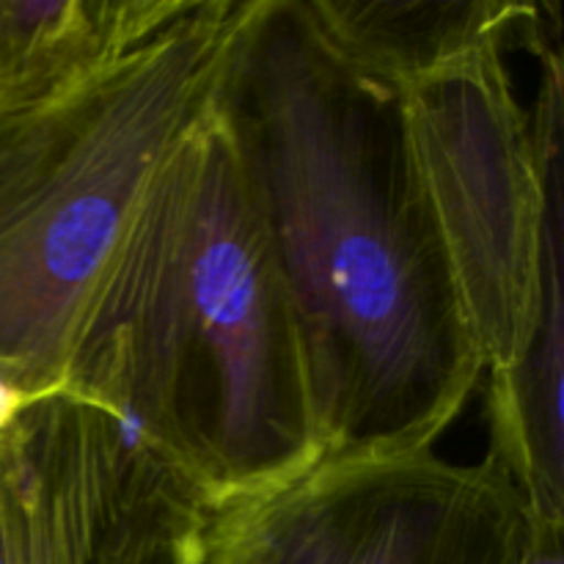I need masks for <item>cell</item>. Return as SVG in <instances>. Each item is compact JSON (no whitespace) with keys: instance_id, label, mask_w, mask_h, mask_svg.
I'll return each mask as SVG.
<instances>
[{"instance_id":"3","label":"cell","mask_w":564,"mask_h":564,"mask_svg":"<svg viewBox=\"0 0 564 564\" xmlns=\"http://www.w3.org/2000/svg\"><path fill=\"white\" fill-rule=\"evenodd\" d=\"M248 0H196L108 72L0 119V372L64 389L88 297L143 191L209 110Z\"/></svg>"},{"instance_id":"6","label":"cell","mask_w":564,"mask_h":564,"mask_svg":"<svg viewBox=\"0 0 564 564\" xmlns=\"http://www.w3.org/2000/svg\"><path fill=\"white\" fill-rule=\"evenodd\" d=\"M124 494L110 422L72 391L0 435V564H97Z\"/></svg>"},{"instance_id":"2","label":"cell","mask_w":564,"mask_h":564,"mask_svg":"<svg viewBox=\"0 0 564 564\" xmlns=\"http://www.w3.org/2000/svg\"><path fill=\"white\" fill-rule=\"evenodd\" d=\"M64 391L209 510L325 457L306 352L213 105L143 191L77 323Z\"/></svg>"},{"instance_id":"1","label":"cell","mask_w":564,"mask_h":564,"mask_svg":"<svg viewBox=\"0 0 564 564\" xmlns=\"http://www.w3.org/2000/svg\"><path fill=\"white\" fill-rule=\"evenodd\" d=\"M306 352L325 457L433 449L482 378L397 88L248 0L213 97Z\"/></svg>"},{"instance_id":"5","label":"cell","mask_w":564,"mask_h":564,"mask_svg":"<svg viewBox=\"0 0 564 564\" xmlns=\"http://www.w3.org/2000/svg\"><path fill=\"white\" fill-rule=\"evenodd\" d=\"M529 532L490 452L468 466L433 449L334 455L209 510L193 564H523Z\"/></svg>"},{"instance_id":"8","label":"cell","mask_w":564,"mask_h":564,"mask_svg":"<svg viewBox=\"0 0 564 564\" xmlns=\"http://www.w3.org/2000/svg\"><path fill=\"white\" fill-rule=\"evenodd\" d=\"M196 0H0V119L42 108L169 31Z\"/></svg>"},{"instance_id":"4","label":"cell","mask_w":564,"mask_h":564,"mask_svg":"<svg viewBox=\"0 0 564 564\" xmlns=\"http://www.w3.org/2000/svg\"><path fill=\"white\" fill-rule=\"evenodd\" d=\"M505 58L477 55L400 88L419 187L488 375L510 372L532 339L549 198L562 180V42L534 55L529 110Z\"/></svg>"},{"instance_id":"11","label":"cell","mask_w":564,"mask_h":564,"mask_svg":"<svg viewBox=\"0 0 564 564\" xmlns=\"http://www.w3.org/2000/svg\"><path fill=\"white\" fill-rule=\"evenodd\" d=\"M523 564H564V523L532 518L527 562Z\"/></svg>"},{"instance_id":"9","label":"cell","mask_w":564,"mask_h":564,"mask_svg":"<svg viewBox=\"0 0 564 564\" xmlns=\"http://www.w3.org/2000/svg\"><path fill=\"white\" fill-rule=\"evenodd\" d=\"M564 176L545 218L543 295L521 361L490 375V455L507 468L532 518L564 523Z\"/></svg>"},{"instance_id":"12","label":"cell","mask_w":564,"mask_h":564,"mask_svg":"<svg viewBox=\"0 0 564 564\" xmlns=\"http://www.w3.org/2000/svg\"><path fill=\"white\" fill-rule=\"evenodd\" d=\"M39 400H44V397L31 394V391L22 389L14 378L0 372V435H3L6 430L14 427V424L20 422L22 413L31 405H36Z\"/></svg>"},{"instance_id":"7","label":"cell","mask_w":564,"mask_h":564,"mask_svg":"<svg viewBox=\"0 0 564 564\" xmlns=\"http://www.w3.org/2000/svg\"><path fill=\"white\" fill-rule=\"evenodd\" d=\"M317 31L358 75L389 88L488 53L534 58L562 42L556 3L521 0H303Z\"/></svg>"},{"instance_id":"10","label":"cell","mask_w":564,"mask_h":564,"mask_svg":"<svg viewBox=\"0 0 564 564\" xmlns=\"http://www.w3.org/2000/svg\"><path fill=\"white\" fill-rule=\"evenodd\" d=\"M207 505L165 477L127 474L97 564H193Z\"/></svg>"}]
</instances>
